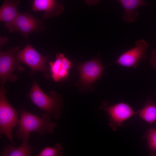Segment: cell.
Listing matches in <instances>:
<instances>
[{"label":"cell","instance_id":"1","mask_svg":"<svg viewBox=\"0 0 156 156\" xmlns=\"http://www.w3.org/2000/svg\"><path fill=\"white\" fill-rule=\"evenodd\" d=\"M51 117L45 112L40 117L23 109L20 112L19 128L16 131V137L23 142L28 141L30 134L32 132L41 135L46 133L53 134L57 125L51 120Z\"/></svg>","mask_w":156,"mask_h":156},{"label":"cell","instance_id":"2","mask_svg":"<svg viewBox=\"0 0 156 156\" xmlns=\"http://www.w3.org/2000/svg\"><path fill=\"white\" fill-rule=\"evenodd\" d=\"M29 97L34 104L54 118H58L63 112L64 105L61 96L54 91L50 92L47 95L36 81L32 86Z\"/></svg>","mask_w":156,"mask_h":156},{"label":"cell","instance_id":"3","mask_svg":"<svg viewBox=\"0 0 156 156\" xmlns=\"http://www.w3.org/2000/svg\"><path fill=\"white\" fill-rule=\"evenodd\" d=\"M7 91L3 86L0 90V136L4 135L11 144L15 145L12 136L13 128L18 124L19 120L17 111L8 101L6 96Z\"/></svg>","mask_w":156,"mask_h":156},{"label":"cell","instance_id":"4","mask_svg":"<svg viewBox=\"0 0 156 156\" xmlns=\"http://www.w3.org/2000/svg\"><path fill=\"white\" fill-rule=\"evenodd\" d=\"M4 26L9 33L17 31L27 38L30 34L39 32L44 28L42 21L26 13H19L12 21L5 23Z\"/></svg>","mask_w":156,"mask_h":156},{"label":"cell","instance_id":"5","mask_svg":"<svg viewBox=\"0 0 156 156\" xmlns=\"http://www.w3.org/2000/svg\"><path fill=\"white\" fill-rule=\"evenodd\" d=\"M100 108L103 109L107 114L109 120V125L114 131L122 126L124 121L138 113L128 104L123 102L109 105L104 101Z\"/></svg>","mask_w":156,"mask_h":156},{"label":"cell","instance_id":"6","mask_svg":"<svg viewBox=\"0 0 156 156\" xmlns=\"http://www.w3.org/2000/svg\"><path fill=\"white\" fill-rule=\"evenodd\" d=\"M20 51L19 47H12L5 52H0V76L2 84L7 81H13L16 79V76L13 73L17 68L21 67L17 57Z\"/></svg>","mask_w":156,"mask_h":156},{"label":"cell","instance_id":"7","mask_svg":"<svg viewBox=\"0 0 156 156\" xmlns=\"http://www.w3.org/2000/svg\"><path fill=\"white\" fill-rule=\"evenodd\" d=\"M18 61L29 66L33 72L40 71L47 76V68L46 66L47 56H43L28 43L25 47L18 53Z\"/></svg>","mask_w":156,"mask_h":156},{"label":"cell","instance_id":"8","mask_svg":"<svg viewBox=\"0 0 156 156\" xmlns=\"http://www.w3.org/2000/svg\"><path fill=\"white\" fill-rule=\"evenodd\" d=\"M150 45L141 39L135 42V47L122 54L114 63L125 67L136 68L141 61L146 57V51Z\"/></svg>","mask_w":156,"mask_h":156},{"label":"cell","instance_id":"9","mask_svg":"<svg viewBox=\"0 0 156 156\" xmlns=\"http://www.w3.org/2000/svg\"><path fill=\"white\" fill-rule=\"evenodd\" d=\"M104 69V67L98 59L85 62L79 68L81 79L85 83H91L101 76Z\"/></svg>","mask_w":156,"mask_h":156},{"label":"cell","instance_id":"10","mask_svg":"<svg viewBox=\"0 0 156 156\" xmlns=\"http://www.w3.org/2000/svg\"><path fill=\"white\" fill-rule=\"evenodd\" d=\"M31 10L44 11L43 18H49L59 15L64 11V7L63 4L57 0H34Z\"/></svg>","mask_w":156,"mask_h":156},{"label":"cell","instance_id":"11","mask_svg":"<svg viewBox=\"0 0 156 156\" xmlns=\"http://www.w3.org/2000/svg\"><path fill=\"white\" fill-rule=\"evenodd\" d=\"M51 76L53 79L57 82L67 78L68 71L71 67L70 61L62 53L56 55L54 62L49 63Z\"/></svg>","mask_w":156,"mask_h":156},{"label":"cell","instance_id":"12","mask_svg":"<svg viewBox=\"0 0 156 156\" xmlns=\"http://www.w3.org/2000/svg\"><path fill=\"white\" fill-rule=\"evenodd\" d=\"M124 9L122 18L127 23L134 22L139 13L136 9L141 6L148 5L144 0H118Z\"/></svg>","mask_w":156,"mask_h":156},{"label":"cell","instance_id":"13","mask_svg":"<svg viewBox=\"0 0 156 156\" xmlns=\"http://www.w3.org/2000/svg\"><path fill=\"white\" fill-rule=\"evenodd\" d=\"M19 0H4L0 8V21L8 23L13 20L19 13L17 6Z\"/></svg>","mask_w":156,"mask_h":156},{"label":"cell","instance_id":"14","mask_svg":"<svg viewBox=\"0 0 156 156\" xmlns=\"http://www.w3.org/2000/svg\"><path fill=\"white\" fill-rule=\"evenodd\" d=\"M28 140L22 142L20 146L15 147L12 144L5 146L0 153V156H29L31 155L33 148L28 142Z\"/></svg>","mask_w":156,"mask_h":156},{"label":"cell","instance_id":"15","mask_svg":"<svg viewBox=\"0 0 156 156\" xmlns=\"http://www.w3.org/2000/svg\"><path fill=\"white\" fill-rule=\"evenodd\" d=\"M137 113L140 118L148 123H154L156 121V103L148 99L144 107Z\"/></svg>","mask_w":156,"mask_h":156},{"label":"cell","instance_id":"16","mask_svg":"<svg viewBox=\"0 0 156 156\" xmlns=\"http://www.w3.org/2000/svg\"><path fill=\"white\" fill-rule=\"evenodd\" d=\"M63 148L60 143L56 144L53 147L47 146L38 154V156H61L63 155Z\"/></svg>","mask_w":156,"mask_h":156},{"label":"cell","instance_id":"17","mask_svg":"<svg viewBox=\"0 0 156 156\" xmlns=\"http://www.w3.org/2000/svg\"><path fill=\"white\" fill-rule=\"evenodd\" d=\"M146 137L151 155H156V129L151 128L148 130Z\"/></svg>","mask_w":156,"mask_h":156},{"label":"cell","instance_id":"18","mask_svg":"<svg viewBox=\"0 0 156 156\" xmlns=\"http://www.w3.org/2000/svg\"><path fill=\"white\" fill-rule=\"evenodd\" d=\"M149 62L151 66L156 70V49H154L152 51Z\"/></svg>","mask_w":156,"mask_h":156},{"label":"cell","instance_id":"19","mask_svg":"<svg viewBox=\"0 0 156 156\" xmlns=\"http://www.w3.org/2000/svg\"><path fill=\"white\" fill-rule=\"evenodd\" d=\"M86 3L90 6H93L99 3L101 0H84Z\"/></svg>","mask_w":156,"mask_h":156},{"label":"cell","instance_id":"20","mask_svg":"<svg viewBox=\"0 0 156 156\" xmlns=\"http://www.w3.org/2000/svg\"><path fill=\"white\" fill-rule=\"evenodd\" d=\"M8 38H4L2 37L0 38L1 44L2 45V44H4L8 41Z\"/></svg>","mask_w":156,"mask_h":156}]
</instances>
